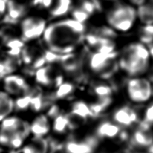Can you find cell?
<instances>
[{
	"instance_id": "1",
	"label": "cell",
	"mask_w": 153,
	"mask_h": 153,
	"mask_svg": "<svg viewBox=\"0 0 153 153\" xmlns=\"http://www.w3.org/2000/svg\"><path fill=\"white\" fill-rule=\"evenodd\" d=\"M85 26L74 19L51 24L44 32V40L49 50L58 54H68L85 39Z\"/></svg>"
},
{
	"instance_id": "2",
	"label": "cell",
	"mask_w": 153,
	"mask_h": 153,
	"mask_svg": "<svg viewBox=\"0 0 153 153\" xmlns=\"http://www.w3.org/2000/svg\"><path fill=\"white\" fill-rule=\"evenodd\" d=\"M150 55L149 51L143 43H132L123 51L120 67L130 76H140L148 69Z\"/></svg>"
},
{
	"instance_id": "3",
	"label": "cell",
	"mask_w": 153,
	"mask_h": 153,
	"mask_svg": "<svg viewBox=\"0 0 153 153\" xmlns=\"http://www.w3.org/2000/svg\"><path fill=\"white\" fill-rule=\"evenodd\" d=\"M137 17V11L131 5L120 4L109 12L108 22L113 28L126 32L132 28Z\"/></svg>"
},
{
	"instance_id": "4",
	"label": "cell",
	"mask_w": 153,
	"mask_h": 153,
	"mask_svg": "<svg viewBox=\"0 0 153 153\" xmlns=\"http://www.w3.org/2000/svg\"><path fill=\"white\" fill-rule=\"evenodd\" d=\"M127 95L130 101L136 103H144L151 99L153 86L150 80L142 76H134L126 85Z\"/></svg>"
},
{
	"instance_id": "5",
	"label": "cell",
	"mask_w": 153,
	"mask_h": 153,
	"mask_svg": "<svg viewBox=\"0 0 153 153\" xmlns=\"http://www.w3.org/2000/svg\"><path fill=\"white\" fill-rule=\"evenodd\" d=\"M22 39L32 40L39 38L46 30V21L42 18L30 17L22 22Z\"/></svg>"
},
{
	"instance_id": "6",
	"label": "cell",
	"mask_w": 153,
	"mask_h": 153,
	"mask_svg": "<svg viewBox=\"0 0 153 153\" xmlns=\"http://www.w3.org/2000/svg\"><path fill=\"white\" fill-rule=\"evenodd\" d=\"M131 143L138 149L153 148V131L150 124L143 122L136 128L131 137Z\"/></svg>"
},
{
	"instance_id": "7",
	"label": "cell",
	"mask_w": 153,
	"mask_h": 153,
	"mask_svg": "<svg viewBox=\"0 0 153 153\" xmlns=\"http://www.w3.org/2000/svg\"><path fill=\"white\" fill-rule=\"evenodd\" d=\"M26 12L25 5L19 4L15 0H9L7 2V13L3 18L1 23L5 25H16L26 15Z\"/></svg>"
},
{
	"instance_id": "8",
	"label": "cell",
	"mask_w": 153,
	"mask_h": 153,
	"mask_svg": "<svg viewBox=\"0 0 153 153\" xmlns=\"http://www.w3.org/2000/svg\"><path fill=\"white\" fill-rule=\"evenodd\" d=\"M113 119L117 124L123 126H130L138 120V114L133 108L123 106L114 113Z\"/></svg>"
},
{
	"instance_id": "9",
	"label": "cell",
	"mask_w": 153,
	"mask_h": 153,
	"mask_svg": "<svg viewBox=\"0 0 153 153\" xmlns=\"http://www.w3.org/2000/svg\"><path fill=\"white\" fill-rule=\"evenodd\" d=\"M97 144L96 139L89 137L82 142L75 140L68 142L65 146V149L67 153H93Z\"/></svg>"
},
{
	"instance_id": "10",
	"label": "cell",
	"mask_w": 153,
	"mask_h": 153,
	"mask_svg": "<svg viewBox=\"0 0 153 153\" xmlns=\"http://www.w3.org/2000/svg\"><path fill=\"white\" fill-rule=\"evenodd\" d=\"M5 88L12 94H20L28 91V86L22 77L18 75H9L5 78Z\"/></svg>"
},
{
	"instance_id": "11",
	"label": "cell",
	"mask_w": 153,
	"mask_h": 153,
	"mask_svg": "<svg viewBox=\"0 0 153 153\" xmlns=\"http://www.w3.org/2000/svg\"><path fill=\"white\" fill-rule=\"evenodd\" d=\"M122 132L120 125L116 123L104 122L99 125L97 129V135L101 138H114L120 136Z\"/></svg>"
},
{
	"instance_id": "12",
	"label": "cell",
	"mask_w": 153,
	"mask_h": 153,
	"mask_svg": "<svg viewBox=\"0 0 153 153\" xmlns=\"http://www.w3.org/2000/svg\"><path fill=\"white\" fill-rule=\"evenodd\" d=\"M72 0H56L50 14L52 18L61 17L67 14L71 10Z\"/></svg>"
},
{
	"instance_id": "13",
	"label": "cell",
	"mask_w": 153,
	"mask_h": 153,
	"mask_svg": "<svg viewBox=\"0 0 153 153\" xmlns=\"http://www.w3.org/2000/svg\"><path fill=\"white\" fill-rule=\"evenodd\" d=\"M48 119L45 116H40L34 120L30 126V130L37 137H42L49 131Z\"/></svg>"
},
{
	"instance_id": "14",
	"label": "cell",
	"mask_w": 153,
	"mask_h": 153,
	"mask_svg": "<svg viewBox=\"0 0 153 153\" xmlns=\"http://www.w3.org/2000/svg\"><path fill=\"white\" fill-rule=\"evenodd\" d=\"M13 105L14 103L9 95L0 91V122L12 112Z\"/></svg>"
},
{
	"instance_id": "15",
	"label": "cell",
	"mask_w": 153,
	"mask_h": 153,
	"mask_svg": "<svg viewBox=\"0 0 153 153\" xmlns=\"http://www.w3.org/2000/svg\"><path fill=\"white\" fill-rule=\"evenodd\" d=\"M137 16L141 22L145 25L153 24V5L144 4L138 6Z\"/></svg>"
},
{
	"instance_id": "16",
	"label": "cell",
	"mask_w": 153,
	"mask_h": 153,
	"mask_svg": "<svg viewBox=\"0 0 153 153\" xmlns=\"http://www.w3.org/2000/svg\"><path fill=\"white\" fill-rule=\"evenodd\" d=\"M51 69L49 67H40L36 73V80L44 85H49L53 82Z\"/></svg>"
},
{
	"instance_id": "17",
	"label": "cell",
	"mask_w": 153,
	"mask_h": 153,
	"mask_svg": "<svg viewBox=\"0 0 153 153\" xmlns=\"http://www.w3.org/2000/svg\"><path fill=\"white\" fill-rule=\"evenodd\" d=\"M71 112L83 117L85 120L88 117L92 116L90 106H88L87 104L83 102H77L75 103L73 105Z\"/></svg>"
},
{
	"instance_id": "18",
	"label": "cell",
	"mask_w": 153,
	"mask_h": 153,
	"mask_svg": "<svg viewBox=\"0 0 153 153\" xmlns=\"http://www.w3.org/2000/svg\"><path fill=\"white\" fill-rule=\"evenodd\" d=\"M140 38L141 42L146 45L153 42V24L145 25L141 28Z\"/></svg>"
},
{
	"instance_id": "19",
	"label": "cell",
	"mask_w": 153,
	"mask_h": 153,
	"mask_svg": "<svg viewBox=\"0 0 153 153\" xmlns=\"http://www.w3.org/2000/svg\"><path fill=\"white\" fill-rule=\"evenodd\" d=\"M69 128V120L67 116L59 115L54 119V130L57 132L61 133L65 132Z\"/></svg>"
},
{
	"instance_id": "20",
	"label": "cell",
	"mask_w": 153,
	"mask_h": 153,
	"mask_svg": "<svg viewBox=\"0 0 153 153\" xmlns=\"http://www.w3.org/2000/svg\"><path fill=\"white\" fill-rule=\"evenodd\" d=\"M91 32L99 36L110 38V39H112L116 36V33L113 30V29L108 26H100L94 28H93Z\"/></svg>"
},
{
	"instance_id": "21",
	"label": "cell",
	"mask_w": 153,
	"mask_h": 153,
	"mask_svg": "<svg viewBox=\"0 0 153 153\" xmlns=\"http://www.w3.org/2000/svg\"><path fill=\"white\" fill-rule=\"evenodd\" d=\"M22 120L16 117H10L3 120L1 129L16 132Z\"/></svg>"
},
{
	"instance_id": "22",
	"label": "cell",
	"mask_w": 153,
	"mask_h": 153,
	"mask_svg": "<svg viewBox=\"0 0 153 153\" xmlns=\"http://www.w3.org/2000/svg\"><path fill=\"white\" fill-rule=\"evenodd\" d=\"M31 144L36 153H46L48 151V143L42 137H37L32 140Z\"/></svg>"
},
{
	"instance_id": "23",
	"label": "cell",
	"mask_w": 153,
	"mask_h": 153,
	"mask_svg": "<svg viewBox=\"0 0 153 153\" xmlns=\"http://www.w3.org/2000/svg\"><path fill=\"white\" fill-rule=\"evenodd\" d=\"M15 63L12 59L0 62V78L10 74L15 69Z\"/></svg>"
},
{
	"instance_id": "24",
	"label": "cell",
	"mask_w": 153,
	"mask_h": 153,
	"mask_svg": "<svg viewBox=\"0 0 153 153\" xmlns=\"http://www.w3.org/2000/svg\"><path fill=\"white\" fill-rule=\"evenodd\" d=\"M73 85L69 83H62L60 85L58 89L56 92L55 96L58 98H64L69 94H71L73 91Z\"/></svg>"
},
{
	"instance_id": "25",
	"label": "cell",
	"mask_w": 153,
	"mask_h": 153,
	"mask_svg": "<svg viewBox=\"0 0 153 153\" xmlns=\"http://www.w3.org/2000/svg\"><path fill=\"white\" fill-rule=\"evenodd\" d=\"M94 92L98 98H102L111 97L112 90L110 86L105 85H100L94 87Z\"/></svg>"
},
{
	"instance_id": "26",
	"label": "cell",
	"mask_w": 153,
	"mask_h": 153,
	"mask_svg": "<svg viewBox=\"0 0 153 153\" xmlns=\"http://www.w3.org/2000/svg\"><path fill=\"white\" fill-rule=\"evenodd\" d=\"M72 16L73 19L83 24L85 22L88 20V18L90 16L89 13L85 12V11L83 9H81V7L75 8V9L73 10L72 12Z\"/></svg>"
},
{
	"instance_id": "27",
	"label": "cell",
	"mask_w": 153,
	"mask_h": 153,
	"mask_svg": "<svg viewBox=\"0 0 153 153\" xmlns=\"http://www.w3.org/2000/svg\"><path fill=\"white\" fill-rule=\"evenodd\" d=\"M15 30L13 29L12 26L6 25L0 30V36L5 42L10 38L14 37L13 35L15 34Z\"/></svg>"
},
{
	"instance_id": "28",
	"label": "cell",
	"mask_w": 153,
	"mask_h": 153,
	"mask_svg": "<svg viewBox=\"0 0 153 153\" xmlns=\"http://www.w3.org/2000/svg\"><path fill=\"white\" fill-rule=\"evenodd\" d=\"M31 96L30 95H25L24 97L19 98L15 103L16 107L18 110H26L30 105Z\"/></svg>"
},
{
	"instance_id": "29",
	"label": "cell",
	"mask_w": 153,
	"mask_h": 153,
	"mask_svg": "<svg viewBox=\"0 0 153 153\" xmlns=\"http://www.w3.org/2000/svg\"><path fill=\"white\" fill-rule=\"evenodd\" d=\"M80 7L90 16L97 12L94 4L89 0H81Z\"/></svg>"
},
{
	"instance_id": "30",
	"label": "cell",
	"mask_w": 153,
	"mask_h": 153,
	"mask_svg": "<svg viewBox=\"0 0 153 153\" xmlns=\"http://www.w3.org/2000/svg\"><path fill=\"white\" fill-rule=\"evenodd\" d=\"M149 124H153V103L149 105L144 112V121Z\"/></svg>"
},
{
	"instance_id": "31",
	"label": "cell",
	"mask_w": 153,
	"mask_h": 153,
	"mask_svg": "<svg viewBox=\"0 0 153 153\" xmlns=\"http://www.w3.org/2000/svg\"><path fill=\"white\" fill-rule=\"evenodd\" d=\"M94 4L97 12H101L102 10V5L100 0H89Z\"/></svg>"
},
{
	"instance_id": "32",
	"label": "cell",
	"mask_w": 153,
	"mask_h": 153,
	"mask_svg": "<svg viewBox=\"0 0 153 153\" xmlns=\"http://www.w3.org/2000/svg\"><path fill=\"white\" fill-rule=\"evenodd\" d=\"M49 115L51 117H56L57 116H59V110H58V108L56 107H53L51 108V110L49 111Z\"/></svg>"
},
{
	"instance_id": "33",
	"label": "cell",
	"mask_w": 153,
	"mask_h": 153,
	"mask_svg": "<svg viewBox=\"0 0 153 153\" xmlns=\"http://www.w3.org/2000/svg\"><path fill=\"white\" fill-rule=\"evenodd\" d=\"M53 3V0H43L42 8H48L51 7Z\"/></svg>"
},
{
	"instance_id": "34",
	"label": "cell",
	"mask_w": 153,
	"mask_h": 153,
	"mask_svg": "<svg viewBox=\"0 0 153 153\" xmlns=\"http://www.w3.org/2000/svg\"><path fill=\"white\" fill-rule=\"evenodd\" d=\"M130 1L132 2L134 5L140 6V5H143L144 4V3H145L146 0H130Z\"/></svg>"
},
{
	"instance_id": "35",
	"label": "cell",
	"mask_w": 153,
	"mask_h": 153,
	"mask_svg": "<svg viewBox=\"0 0 153 153\" xmlns=\"http://www.w3.org/2000/svg\"><path fill=\"white\" fill-rule=\"evenodd\" d=\"M42 2H43V0H32V4L34 5V6H37V7H41L42 5Z\"/></svg>"
},
{
	"instance_id": "36",
	"label": "cell",
	"mask_w": 153,
	"mask_h": 153,
	"mask_svg": "<svg viewBox=\"0 0 153 153\" xmlns=\"http://www.w3.org/2000/svg\"><path fill=\"white\" fill-rule=\"evenodd\" d=\"M115 153H132L130 150L127 149H122L117 151Z\"/></svg>"
}]
</instances>
